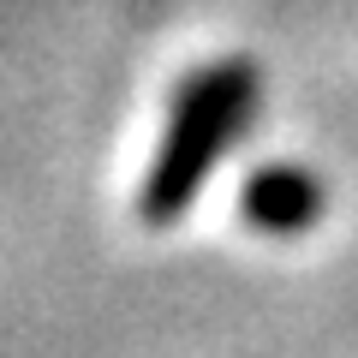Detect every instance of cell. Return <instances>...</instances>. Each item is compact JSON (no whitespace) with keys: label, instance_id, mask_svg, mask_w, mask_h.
<instances>
[{"label":"cell","instance_id":"6da1fadb","mask_svg":"<svg viewBox=\"0 0 358 358\" xmlns=\"http://www.w3.org/2000/svg\"><path fill=\"white\" fill-rule=\"evenodd\" d=\"M251 108H257V66H245V60L209 66V72L179 84L167 138H162V150H155L150 173L138 185V221L143 227H167V221H179L192 209L209 167L221 162L227 138L251 120Z\"/></svg>","mask_w":358,"mask_h":358},{"label":"cell","instance_id":"7a4b0ae2","mask_svg":"<svg viewBox=\"0 0 358 358\" xmlns=\"http://www.w3.org/2000/svg\"><path fill=\"white\" fill-rule=\"evenodd\" d=\"M322 215V185L305 167H263L245 185V221L263 233H305Z\"/></svg>","mask_w":358,"mask_h":358}]
</instances>
